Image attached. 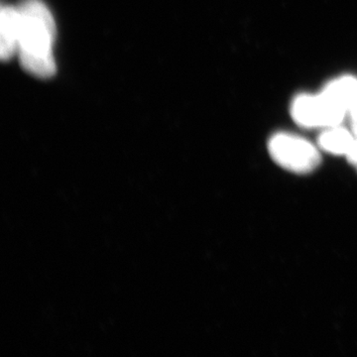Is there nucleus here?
<instances>
[{"label":"nucleus","mask_w":357,"mask_h":357,"mask_svg":"<svg viewBox=\"0 0 357 357\" xmlns=\"http://www.w3.org/2000/svg\"><path fill=\"white\" fill-rule=\"evenodd\" d=\"M18 10L20 29L16 55L26 72L48 79L56 73L53 52L56 24L53 15L41 0H24Z\"/></svg>","instance_id":"nucleus-1"},{"label":"nucleus","mask_w":357,"mask_h":357,"mask_svg":"<svg viewBox=\"0 0 357 357\" xmlns=\"http://www.w3.org/2000/svg\"><path fill=\"white\" fill-rule=\"evenodd\" d=\"M268 152L275 163L296 175H307L321 165V150L311 141L290 132H277L269 138Z\"/></svg>","instance_id":"nucleus-2"},{"label":"nucleus","mask_w":357,"mask_h":357,"mask_svg":"<svg viewBox=\"0 0 357 357\" xmlns=\"http://www.w3.org/2000/svg\"><path fill=\"white\" fill-rule=\"evenodd\" d=\"M290 114L296 124L307 129L340 126L347 114L321 93H300L295 96L291 103Z\"/></svg>","instance_id":"nucleus-3"},{"label":"nucleus","mask_w":357,"mask_h":357,"mask_svg":"<svg viewBox=\"0 0 357 357\" xmlns=\"http://www.w3.org/2000/svg\"><path fill=\"white\" fill-rule=\"evenodd\" d=\"M321 93L349 114V110L357 103V77L351 75L335 77L326 83Z\"/></svg>","instance_id":"nucleus-4"},{"label":"nucleus","mask_w":357,"mask_h":357,"mask_svg":"<svg viewBox=\"0 0 357 357\" xmlns=\"http://www.w3.org/2000/svg\"><path fill=\"white\" fill-rule=\"evenodd\" d=\"M0 20V56L2 60L9 61L17 54L20 29L18 7L2 6Z\"/></svg>","instance_id":"nucleus-5"},{"label":"nucleus","mask_w":357,"mask_h":357,"mask_svg":"<svg viewBox=\"0 0 357 357\" xmlns=\"http://www.w3.org/2000/svg\"><path fill=\"white\" fill-rule=\"evenodd\" d=\"M354 140V134L342 126H332L323 129L319 133L317 145L321 151L335 155L347 156Z\"/></svg>","instance_id":"nucleus-6"},{"label":"nucleus","mask_w":357,"mask_h":357,"mask_svg":"<svg viewBox=\"0 0 357 357\" xmlns=\"http://www.w3.org/2000/svg\"><path fill=\"white\" fill-rule=\"evenodd\" d=\"M345 158L347 159L349 164L352 166L357 167V135H354V143H352L351 149H349V153L347 154Z\"/></svg>","instance_id":"nucleus-7"},{"label":"nucleus","mask_w":357,"mask_h":357,"mask_svg":"<svg viewBox=\"0 0 357 357\" xmlns=\"http://www.w3.org/2000/svg\"><path fill=\"white\" fill-rule=\"evenodd\" d=\"M349 121H351V131L354 135H357V103L349 112Z\"/></svg>","instance_id":"nucleus-8"}]
</instances>
